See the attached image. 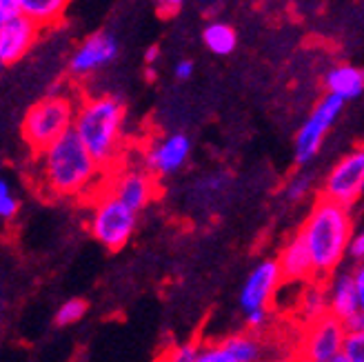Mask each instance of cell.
I'll return each mask as SVG.
<instances>
[{"label": "cell", "instance_id": "obj_5", "mask_svg": "<svg viewBox=\"0 0 364 362\" xmlns=\"http://www.w3.org/2000/svg\"><path fill=\"white\" fill-rule=\"evenodd\" d=\"M138 211L109 189H100L96 193V203L91 209L89 231L105 249L118 251L122 249L136 231Z\"/></svg>", "mask_w": 364, "mask_h": 362}, {"label": "cell", "instance_id": "obj_30", "mask_svg": "<svg viewBox=\"0 0 364 362\" xmlns=\"http://www.w3.org/2000/svg\"><path fill=\"white\" fill-rule=\"evenodd\" d=\"M191 74H193V63L191 60H180V63H176L173 76L178 80H187V78H191Z\"/></svg>", "mask_w": 364, "mask_h": 362}, {"label": "cell", "instance_id": "obj_22", "mask_svg": "<svg viewBox=\"0 0 364 362\" xmlns=\"http://www.w3.org/2000/svg\"><path fill=\"white\" fill-rule=\"evenodd\" d=\"M87 312V304L80 298H69L65 304H60V309L56 312V324L58 327H69V324L78 322Z\"/></svg>", "mask_w": 364, "mask_h": 362}, {"label": "cell", "instance_id": "obj_26", "mask_svg": "<svg viewBox=\"0 0 364 362\" xmlns=\"http://www.w3.org/2000/svg\"><path fill=\"white\" fill-rule=\"evenodd\" d=\"M347 256L355 262H364V229L353 233L351 243H349V253Z\"/></svg>", "mask_w": 364, "mask_h": 362}, {"label": "cell", "instance_id": "obj_20", "mask_svg": "<svg viewBox=\"0 0 364 362\" xmlns=\"http://www.w3.org/2000/svg\"><path fill=\"white\" fill-rule=\"evenodd\" d=\"M203 41L215 56H229V53H233L235 45H238V36L227 23H211L203 31Z\"/></svg>", "mask_w": 364, "mask_h": 362}, {"label": "cell", "instance_id": "obj_6", "mask_svg": "<svg viewBox=\"0 0 364 362\" xmlns=\"http://www.w3.org/2000/svg\"><path fill=\"white\" fill-rule=\"evenodd\" d=\"M342 110H344V100L333 94H326L314 107V112L309 114V118L304 120V124L300 127V132L296 136L294 158L298 165H309V162L314 160V156L322 147L324 136L329 134V129L342 114Z\"/></svg>", "mask_w": 364, "mask_h": 362}, {"label": "cell", "instance_id": "obj_23", "mask_svg": "<svg viewBox=\"0 0 364 362\" xmlns=\"http://www.w3.org/2000/svg\"><path fill=\"white\" fill-rule=\"evenodd\" d=\"M18 213V198L7 180H0V218L5 223L14 220Z\"/></svg>", "mask_w": 364, "mask_h": 362}, {"label": "cell", "instance_id": "obj_31", "mask_svg": "<svg viewBox=\"0 0 364 362\" xmlns=\"http://www.w3.org/2000/svg\"><path fill=\"white\" fill-rule=\"evenodd\" d=\"M342 322H344V327H347V331H362L364 329V314L358 312V314H353L351 318L342 320Z\"/></svg>", "mask_w": 364, "mask_h": 362}, {"label": "cell", "instance_id": "obj_14", "mask_svg": "<svg viewBox=\"0 0 364 362\" xmlns=\"http://www.w3.org/2000/svg\"><path fill=\"white\" fill-rule=\"evenodd\" d=\"M276 260L282 269L284 280L289 282H309L316 278L314 256H311V251H309V245L300 231L280 247Z\"/></svg>", "mask_w": 364, "mask_h": 362}, {"label": "cell", "instance_id": "obj_29", "mask_svg": "<svg viewBox=\"0 0 364 362\" xmlns=\"http://www.w3.org/2000/svg\"><path fill=\"white\" fill-rule=\"evenodd\" d=\"M16 14H23L21 11V0H0V21Z\"/></svg>", "mask_w": 364, "mask_h": 362}, {"label": "cell", "instance_id": "obj_10", "mask_svg": "<svg viewBox=\"0 0 364 362\" xmlns=\"http://www.w3.org/2000/svg\"><path fill=\"white\" fill-rule=\"evenodd\" d=\"M118 41L114 33L107 31H96L91 33L89 38H85L78 49L71 53L69 58V71L71 76L85 78L91 76L94 71L107 67L109 63H114L118 56Z\"/></svg>", "mask_w": 364, "mask_h": 362}, {"label": "cell", "instance_id": "obj_4", "mask_svg": "<svg viewBox=\"0 0 364 362\" xmlns=\"http://www.w3.org/2000/svg\"><path fill=\"white\" fill-rule=\"evenodd\" d=\"M76 114L78 105L63 94H49L33 102L23 118V138L29 149L38 154L74 129Z\"/></svg>", "mask_w": 364, "mask_h": 362}, {"label": "cell", "instance_id": "obj_16", "mask_svg": "<svg viewBox=\"0 0 364 362\" xmlns=\"http://www.w3.org/2000/svg\"><path fill=\"white\" fill-rule=\"evenodd\" d=\"M329 314L338 316L340 320H347L360 312V298L353 271H338L333 280L329 282Z\"/></svg>", "mask_w": 364, "mask_h": 362}, {"label": "cell", "instance_id": "obj_7", "mask_svg": "<svg viewBox=\"0 0 364 362\" xmlns=\"http://www.w3.org/2000/svg\"><path fill=\"white\" fill-rule=\"evenodd\" d=\"M364 193V147L340 158L322 183V198L353 207Z\"/></svg>", "mask_w": 364, "mask_h": 362}, {"label": "cell", "instance_id": "obj_2", "mask_svg": "<svg viewBox=\"0 0 364 362\" xmlns=\"http://www.w3.org/2000/svg\"><path fill=\"white\" fill-rule=\"evenodd\" d=\"M349 209L351 207L329 201V198H320L300 227V233L314 256L318 280L331 276L340 267L342 258L349 253V243L353 236Z\"/></svg>", "mask_w": 364, "mask_h": 362}, {"label": "cell", "instance_id": "obj_27", "mask_svg": "<svg viewBox=\"0 0 364 362\" xmlns=\"http://www.w3.org/2000/svg\"><path fill=\"white\" fill-rule=\"evenodd\" d=\"M267 309H253L249 314H245V322H247V327L251 329H260L264 327V322H267Z\"/></svg>", "mask_w": 364, "mask_h": 362}, {"label": "cell", "instance_id": "obj_12", "mask_svg": "<svg viewBox=\"0 0 364 362\" xmlns=\"http://www.w3.org/2000/svg\"><path fill=\"white\" fill-rule=\"evenodd\" d=\"M191 154V140L185 134H171L154 142L144 154V167L156 176H171L185 167Z\"/></svg>", "mask_w": 364, "mask_h": 362}, {"label": "cell", "instance_id": "obj_9", "mask_svg": "<svg viewBox=\"0 0 364 362\" xmlns=\"http://www.w3.org/2000/svg\"><path fill=\"white\" fill-rule=\"evenodd\" d=\"M284 276L278 260H262L249 271V276L240 289V309L242 314H249L253 309H267L269 302L276 298L280 292Z\"/></svg>", "mask_w": 364, "mask_h": 362}, {"label": "cell", "instance_id": "obj_3", "mask_svg": "<svg viewBox=\"0 0 364 362\" xmlns=\"http://www.w3.org/2000/svg\"><path fill=\"white\" fill-rule=\"evenodd\" d=\"M124 107L116 96H96L78 105L74 132L105 169L114 167L122 149Z\"/></svg>", "mask_w": 364, "mask_h": 362}, {"label": "cell", "instance_id": "obj_18", "mask_svg": "<svg viewBox=\"0 0 364 362\" xmlns=\"http://www.w3.org/2000/svg\"><path fill=\"white\" fill-rule=\"evenodd\" d=\"M69 3L71 0H21V11L41 29H47L63 21Z\"/></svg>", "mask_w": 364, "mask_h": 362}, {"label": "cell", "instance_id": "obj_17", "mask_svg": "<svg viewBox=\"0 0 364 362\" xmlns=\"http://www.w3.org/2000/svg\"><path fill=\"white\" fill-rule=\"evenodd\" d=\"M324 89L326 94H333L344 102L355 100L364 94V69L353 65L331 67L324 76Z\"/></svg>", "mask_w": 364, "mask_h": 362}, {"label": "cell", "instance_id": "obj_8", "mask_svg": "<svg viewBox=\"0 0 364 362\" xmlns=\"http://www.w3.org/2000/svg\"><path fill=\"white\" fill-rule=\"evenodd\" d=\"M344 338H347L344 322L333 314H324L314 322H306L300 356L311 362H333V358L344 349Z\"/></svg>", "mask_w": 364, "mask_h": 362}, {"label": "cell", "instance_id": "obj_19", "mask_svg": "<svg viewBox=\"0 0 364 362\" xmlns=\"http://www.w3.org/2000/svg\"><path fill=\"white\" fill-rule=\"evenodd\" d=\"M298 309L304 322H314L329 314V289L322 284H306L298 300Z\"/></svg>", "mask_w": 364, "mask_h": 362}, {"label": "cell", "instance_id": "obj_28", "mask_svg": "<svg viewBox=\"0 0 364 362\" xmlns=\"http://www.w3.org/2000/svg\"><path fill=\"white\" fill-rule=\"evenodd\" d=\"M353 278H355V287H358L360 312L364 314V262H358V267L353 269Z\"/></svg>", "mask_w": 364, "mask_h": 362}, {"label": "cell", "instance_id": "obj_13", "mask_svg": "<svg viewBox=\"0 0 364 362\" xmlns=\"http://www.w3.org/2000/svg\"><path fill=\"white\" fill-rule=\"evenodd\" d=\"M105 189L116 193L120 201H124L136 211L144 209L156 196V180L140 169H124L116 176L109 178V183H105Z\"/></svg>", "mask_w": 364, "mask_h": 362}, {"label": "cell", "instance_id": "obj_33", "mask_svg": "<svg viewBox=\"0 0 364 362\" xmlns=\"http://www.w3.org/2000/svg\"><path fill=\"white\" fill-rule=\"evenodd\" d=\"M158 56H160L158 47H149V49H147V53H144V60H147L149 65H154V63L158 60Z\"/></svg>", "mask_w": 364, "mask_h": 362}, {"label": "cell", "instance_id": "obj_24", "mask_svg": "<svg viewBox=\"0 0 364 362\" xmlns=\"http://www.w3.org/2000/svg\"><path fill=\"white\" fill-rule=\"evenodd\" d=\"M342 351H344V356H347V362H364V329L362 331H347Z\"/></svg>", "mask_w": 364, "mask_h": 362}, {"label": "cell", "instance_id": "obj_21", "mask_svg": "<svg viewBox=\"0 0 364 362\" xmlns=\"http://www.w3.org/2000/svg\"><path fill=\"white\" fill-rule=\"evenodd\" d=\"M311 187H314V176L311 174H296V176H291V180L287 183L284 196H287V201H291V203H300L309 196Z\"/></svg>", "mask_w": 364, "mask_h": 362}, {"label": "cell", "instance_id": "obj_32", "mask_svg": "<svg viewBox=\"0 0 364 362\" xmlns=\"http://www.w3.org/2000/svg\"><path fill=\"white\" fill-rule=\"evenodd\" d=\"M154 3L162 14H173L176 9H180L182 0H154Z\"/></svg>", "mask_w": 364, "mask_h": 362}, {"label": "cell", "instance_id": "obj_25", "mask_svg": "<svg viewBox=\"0 0 364 362\" xmlns=\"http://www.w3.org/2000/svg\"><path fill=\"white\" fill-rule=\"evenodd\" d=\"M200 349H203V347L193 345V342H187V345H178V347H173L169 351V360H173V362H198Z\"/></svg>", "mask_w": 364, "mask_h": 362}, {"label": "cell", "instance_id": "obj_15", "mask_svg": "<svg viewBox=\"0 0 364 362\" xmlns=\"http://www.w3.org/2000/svg\"><path fill=\"white\" fill-rule=\"evenodd\" d=\"M260 358V345L251 336H231L220 345L200 349L198 362H253Z\"/></svg>", "mask_w": 364, "mask_h": 362}, {"label": "cell", "instance_id": "obj_1", "mask_svg": "<svg viewBox=\"0 0 364 362\" xmlns=\"http://www.w3.org/2000/svg\"><path fill=\"white\" fill-rule=\"evenodd\" d=\"M102 174L105 167L74 129L36 154V180L41 191L51 198L96 196L105 187Z\"/></svg>", "mask_w": 364, "mask_h": 362}, {"label": "cell", "instance_id": "obj_11", "mask_svg": "<svg viewBox=\"0 0 364 362\" xmlns=\"http://www.w3.org/2000/svg\"><path fill=\"white\" fill-rule=\"evenodd\" d=\"M41 27L25 14H16L0 21V63L14 65L21 60L38 38Z\"/></svg>", "mask_w": 364, "mask_h": 362}]
</instances>
